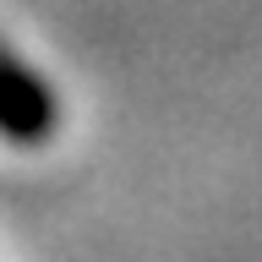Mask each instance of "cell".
<instances>
[{"label": "cell", "mask_w": 262, "mask_h": 262, "mask_svg": "<svg viewBox=\"0 0 262 262\" xmlns=\"http://www.w3.org/2000/svg\"><path fill=\"white\" fill-rule=\"evenodd\" d=\"M49 131H55V93H49V82H38L11 55H0V137L33 147V142H49Z\"/></svg>", "instance_id": "obj_1"}]
</instances>
